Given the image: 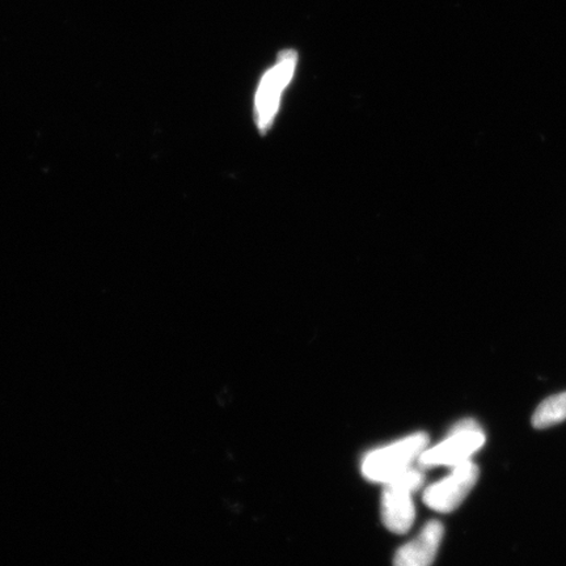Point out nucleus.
<instances>
[{
	"label": "nucleus",
	"instance_id": "obj_5",
	"mask_svg": "<svg viewBox=\"0 0 566 566\" xmlns=\"http://www.w3.org/2000/svg\"><path fill=\"white\" fill-rule=\"evenodd\" d=\"M444 535L443 524L430 521L419 534L397 551L394 566H431Z\"/></svg>",
	"mask_w": 566,
	"mask_h": 566
},
{
	"label": "nucleus",
	"instance_id": "obj_1",
	"mask_svg": "<svg viewBox=\"0 0 566 566\" xmlns=\"http://www.w3.org/2000/svg\"><path fill=\"white\" fill-rule=\"evenodd\" d=\"M429 436L415 432L395 443L369 452L362 462V474L372 483L388 484L404 471L413 467V462L428 448Z\"/></svg>",
	"mask_w": 566,
	"mask_h": 566
},
{
	"label": "nucleus",
	"instance_id": "obj_2",
	"mask_svg": "<svg viewBox=\"0 0 566 566\" xmlns=\"http://www.w3.org/2000/svg\"><path fill=\"white\" fill-rule=\"evenodd\" d=\"M485 435L474 419H463L452 428L450 436L435 448H426L418 458L419 467L432 469L439 465L457 467L469 462L485 444Z\"/></svg>",
	"mask_w": 566,
	"mask_h": 566
},
{
	"label": "nucleus",
	"instance_id": "obj_3",
	"mask_svg": "<svg viewBox=\"0 0 566 566\" xmlns=\"http://www.w3.org/2000/svg\"><path fill=\"white\" fill-rule=\"evenodd\" d=\"M481 476L475 463L464 462L452 467L448 477L429 486L424 493V503L438 512H451L461 506L470 492L474 489Z\"/></svg>",
	"mask_w": 566,
	"mask_h": 566
},
{
	"label": "nucleus",
	"instance_id": "obj_7",
	"mask_svg": "<svg viewBox=\"0 0 566 566\" xmlns=\"http://www.w3.org/2000/svg\"><path fill=\"white\" fill-rule=\"evenodd\" d=\"M566 419V392L554 395L538 406L532 416V425L536 429H547L551 426L561 424Z\"/></svg>",
	"mask_w": 566,
	"mask_h": 566
},
{
	"label": "nucleus",
	"instance_id": "obj_6",
	"mask_svg": "<svg viewBox=\"0 0 566 566\" xmlns=\"http://www.w3.org/2000/svg\"><path fill=\"white\" fill-rule=\"evenodd\" d=\"M413 493L398 488L396 485L384 484L382 495V521L394 534H405L412 528L416 518Z\"/></svg>",
	"mask_w": 566,
	"mask_h": 566
},
{
	"label": "nucleus",
	"instance_id": "obj_4",
	"mask_svg": "<svg viewBox=\"0 0 566 566\" xmlns=\"http://www.w3.org/2000/svg\"><path fill=\"white\" fill-rule=\"evenodd\" d=\"M297 53L285 50L279 55L277 65L266 72L257 92L256 115L259 130L265 132L275 119L279 96L291 81L297 65Z\"/></svg>",
	"mask_w": 566,
	"mask_h": 566
}]
</instances>
